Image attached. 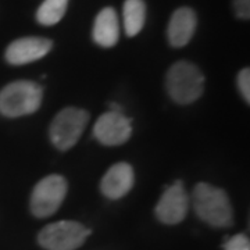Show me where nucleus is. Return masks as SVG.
Returning a JSON list of instances; mask_svg holds the SVG:
<instances>
[{"label": "nucleus", "instance_id": "obj_1", "mask_svg": "<svg viewBox=\"0 0 250 250\" xmlns=\"http://www.w3.org/2000/svg\"><path fill=\"white\" fill-rule=\"evenodd\" d=\"M192 205L196 215L215 228H228L233 223V208L225 190L200 182L193 188Z\"/></svg>", "mask_w": 250, "mask_h": 250}, {"label": "nucleus", "instance_id": "obj_2", "mask_svg": "<svg viewBox=\"0 0 250 250\" xmlns=\"http://www.w3.org/2000/svg\"><path fill=\"white\" fill-rule=\"evenodd\" d=\"M166 88L175 103L190 104L203 95L205 77L193 62H177L167 72Z\"/></svg>", "mask_w": 250, "mask_h": 250}, {"label": "nucleus", "instance_id": "obj_3", "mask_svg": "<svg viewBox=\"0 0 250 250\" xmlns=\"http://www.w3.org/2000/svg\"><path fill=\"white\" fill-rule=\"evenodd\" d=\"M43 90L32 81H16L0 90V113L3 116L22 117L38 111Z\"/></svg>", "mask_w": 250, "mask_h": 250}, {"label": "nucleus", "instance_id": "obj_4", "mask_svg": "<svg viewBox=\"0 0 250 250\" xmlns=\"http://www.w3.org/2000/svg\"><path fill=\"white\" fill-rule=\"evenodd\" d=\"M89 123L86 110L65 107L54 117L50 125V141L59 150H68L80 141L81 135Z\"/></svg>", "mask_w": 250, "mask_h": 250}, {"label": "nucleus", "instance_id": "obj_5", "mask_svg": "<svg viewBox=\"0 0 250 250\" xmlns=\"http://www.w3.org/2000/svg\"><path fill=\"white\" fill-rule=\"evenodd\" d=\"M90 235V229L81 223L62 220L46 225L38 235V242L45 250H77Z\"/></svg>", "mask_w": 250, "mask_h": 250}, {"label": "nucleus", "instance_id": "obj_6", "mask_svg": "<svg viewBox=\"0 0 250 250\" xmlns=\"http://www.w3.org/2000/svg\"><path fill=\"white\" fill-rule=\"evenodd\" d=\"M67 181L62 175L52 174L41 179L31 195V211L38 218L53 215L67 196Z\"/></svg>", "mask_w": 250, "mask_h": 250}, {"label": "nucleus", "instance_id": "obj_7", "mask_svg": "<svg viewBox=\"0 0 250 250\" xmlns=\"http://www.w3.org/2000/svg\"><path fill=\"white\" fill-rule=\"evenodd\" d=\"M189 210V196L182 181H175L161 195L156 205L154 214L157 220L167 225H177L185 220Z\"/></svg>", "mask_w": 250, "mask_h": 250}, {"label": "nucleus", "instance_id": "obj_8", "mask_svg": "<svg viewBox=\"0 0 250 250\" xmlns=\"http://www.w3.org/2000/svg\"><path fill=\"white\" fill-rule=\"evenodd\" d=\"M132 134L131 120L123 111H110L102 114L93 126V135L102 145L120 146Z\"/></svg>", "mask_w": 250, "mask_h": 250}, {"label": "nucleus", "instance_id": "obj_9", "mask_svg": "<svg viewBox=\"0 0 250 250\" xmlns=\"http://www.w3.org/2000/svg\"><path fill=\"white\" fill-rule=\"evenodd\" d=\"M53 47L50 39L28 36L11 42L6 50V60L13 65H24L45 57Z\"/></svg>", "mask_w": 250, "mask_h": 250}, {"label": "nucleus", "instance_id": "obj_10", "mask_svg": "<svg viewBox=\"0 0 250 250\" xmlns=\"http://www.w3.org/2000/svg\"><path fill=\"white\" fill-rule=\"evenodd\" d=\"M135 184L132 167L128 163H117L111 166L100 182L102 193L111 200L124 197Z\"/></svg>", "mask_w": 250, "mask_h": 250}, {"label": "nucleus", "instance_id": "obj_11", "mask_svg": "<svg viewBox=\"0 0 250 250\" xmlns=\"http://www.w3.org/2000/svg\"><path fill=\"white\" fill-rule=\"evenodd\" d=\"M197 27L196 13L190 7H179L171 16L167 38L171 46L182 47L189 43Z\"/></svg>", "mask_w": 250, "mask_h": 250}, {"label": "nucleus", "instance_id": "obj_12", "mask_svg": "<svg viewBox=\"0 0 250 250\" xmlns=\"http://www.w3.org/2000/svg\"><path fill=\"white\" fill-rule=\"evenodd\" d=\"M93 41L102 47H113L120 39V22L116 10L104 7L96 16L93 31Z\"/></svg>", "mask_w": 250, "mask_h": 250}, {"label": "nucleus", "instance_id": "obj_13", "mask_svg": "<svg viewBox=\"0 0 250 250\" xmlns=\"http://www.w3.org/2000/svg\"><path fill=\"white\" fill-rule=\"evenodd\" d=\"M124 29L128 36L138 35L146 20V4L143 0H125L123 7Z\"/></svg>", "mask_w": 250, "mask_h": 250}, {"label": "nucleus", "instance_id": "obj_14", "mask_svg": "<svg viewBox=\"0 0 250 250\" xmlns=\"http://www.w3.org/2000/svg\"><path fill=\"white\" fill-rule=\"evenodd\" d=\"M68 6V0H45L36 11V21L50 27L62 21Z\"/></svg>", "mask_w": 250, "mask_h": 250}, {"label": "nucleus", "instance_id": "obj_15", "mask_svg": "<svg viewBox=\"0 0 250 250\" xmlns=\"http://www.w3.org/2000/svg\"><path fill=\"white\" fill-rule=\"evenodd\" d=\"M224 250H250L249 236L245 233H236L227 239L223 245Z\"/></svg>", "mask_w": 250, "mask_h": 250}, {"label": "nucleus", "instance_id": "obj_16", "mask_svg": "<svg viewBox=\"0 0 250 250\" xmlns=\"http://www.w3.org/2000/svg\"><path fill=\"white\" fill-rule=\"evenodd\" d=\"M238 88L241 90L242 98L245 99L246 103H250V70L249 68H243L238 74Z\"/></svg>", "mask_w": 250, "mask_h": 250}, {"label": "nucleus", "instance_id": "obj_17", "mask_svg": "<svg viewBox=\"0 0 250 250\" xmlns=\"http://www.w3.org/2000/svg\"><path fill=\"white\" fill-rule=\"evenodd\" d=\"M233 9L238 17L242 20H249L250 0H233Z\"/></svg>", "mask_w": 250, "mask_h": 250}]
</instances>
